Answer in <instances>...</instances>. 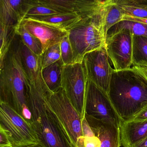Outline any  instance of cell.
Returning <instances> with one entry per match:
<instances>
[{
	"label": "cell",
	"mask_w": 147,
	"mask_h": 147,
	"mask_svg": "<svg viewBox=\"0 0 147 147\" xmlns=\"http://www.w3.org/2000/svg\"><path fill=\"white\" fill-rule=\"evenodd\" d=\"M105 49L116 71L127 70L132 65L133 34L123 29L106 39Z\"/></svg>",
	"instance_id": "obj_10"
},
{
	"label": "cell",
	"mask_w": 147,
	"mask_h": 147,
	"mask_svg": "<svg viewBox=\"0 0 147 147\" xmlns=\"http://www.w3.org/2000/svg\"><path fill=\"white\" fill-rule=\"evenodd\" d=\"M0 147H13L7 132L2 128L0 129Z\"/></svg>",
	"instance_id": "obj_30"
},
{
	"label": "cell",
	"mask_w": 147,
	"mask_h": 147,
	"mask_svg": "<svg viewBox=\"0 0 147 147\" xmlns=\"http://www.w3.org/2000/svg\"><path fill=\"white\" fill-rule=\"evenodd\" d=\"M1 127H0V129H1Z\"/></svg>",
	"instance_id": "obj_37"
},
{
	"label": "cell",
	"mask_w": 147,
	"mask_h": 147,
	"mask_svg": "<svg viewBox=\"0 0 147 147\" xmlns=\"http://www.w3.org/2000/svg\"><path fill=\"white\" fill-rule=\"evenodd\" d=\"M38 21L68 32L82 19L76 13L60 14L30 18Z\"/></svg>",
	"instance_id": "obj_18"
},
{
	"label": "cell",
	"mask_w": 147,
	"mask_h": 147,
	"mask_svg": "<svg viewBox=\"0 0 147 147\" xmlns=\"http://www.w3.org/2000/svg\"><path fill=\"white\" fill-rule=\"evenodd\" d=\"M61 60L65 65L74 63V56L71 44L69 39V35L63 38L60 43Z\"/></svg>",
	"instance_id": "obj_27"
},
{
	"label": "cell",
	"mask_w": 147,
	"mask_h": 147,
	"mask_svg": "<svg viewBox=\"0 0 147 147\" xmlns=\"http://www.w3.org/2000/svg\"><path fill=\"white\" fill-rule=\"evenodd\" d=\"M81 127L83 135L84 137H94L95 136L94 133L92 132L91 128L89 126L85 117H84L81 122Z\"/></svg>",
	"instance_id": "obj_29"
},
{
	"label": "cell",
	"mask_w": 147,
	"mask_h": 147,
	"mask_svg": "<svg viewBox=\"0 0 147 147\" xmlns=\"http://www.w3.org/2000/svg\"><path fill=\"white\" fill-rule=\"evenodd\" d=\"M59 14L76 13L81 18L91 15L99 11L109 0H38Z\"/></svg>",
	"instance_id": "obj_11"
},
{
	"label": "cell",
	"mask_w": 147,
	"mask_h": 147,
	"mask_svg": "<svg viewBox=\"0 0 147 147\" xmlns=\"http://www.w3.org/2000/svg\"><path fill=\"white\" fill-rule=\"evenodd\" d=\"M101 143L98 138L82 136L78 139L76 147H100Z\"/></svg>",
	"instance_id": "obj_28"
},
{
	"label": "cell",
	"mask_w": 147,
	"mask_h": 147,
	"mask_svg": "<svg viewBox=\"0 0 147 147\" xmlns=\"http://www.w3.org/2000/svg\"><path fill=\"white\" fill-rule=\"evenodd\" d=\"M16 33L20 36L23 43L34 53L38 56L42 55L43 45L38 38L29 33L20 23L16 27Z\"/></svg>",
	"instance_id": "obj_23"
},
{
	"label": "cell",
	"mask_w": 147,
	"mask_h": 147,
	"mask_svg": "<svg viewBox=\"0 0 147 147\" xmlns=\"http://www.w3.org/2000/svg\"><path fill=\"white\" fill-rule=\"evenodd\" d=\"M20 23L40 41L43 53L52 46L60 43L63 38L68 35L67 31L30 18H25Z\"/></svg>",
	"instance_id": "obj_12"
},
{
	"label": "cell",
	"mask_w": 147,
	"mask_h": 147,
	"mask_svg": "<svg viewBox=\"0 0 147 147\" xmlns=\"http://www.w3.org/2000/svg\"><path fill=\"white\" fill-rule=\"evenodd\" d=\"M85 117L95 136L100 141V147L121 146L120 128L113 124L96 120L85 115Z\"/></svg>",
	"instance_id": "obj_14"
},
{
	"label": "cell",
	"mask_w": 147,
	"mask_h": 147,
	"mask_svg": "<svg viewBox=\"0 0 147 147\" xmlns=\"http://www.w3.org/2000/svg\"><path fill=\"white\" fill-rule=\"evenodd\" d=\"M102 8L97 13L81 19L68 31L74 63H82L85 54L105 47L106 35Z\"/></svg>",
	"instance_id": "obj_4"
},
{
	"label": "cell",
	"mask_w": 147,
	"mask_h": 147,
	"mask_svg": "<svg viewBox=\"0 0 147 147\" xmlns=\"http://www.w3.org/2000/svg\"><path fill=\"white\" fill-rule=\"evenodd\" d=\"M65 65L62 60L41 70L43 80L48 89L54 93L62 88V77Z\"/></svg>",
	"instance_id": "obj_17"
},
{
	"label": "cell",
	"mask_w": 147,
	"mask_h": 147,
	"mask_svg": "<svg viewBox=\"0 0 147 147\" xmlns=\"http://www.w3.org/2000/svg\"><path fill=\"white\" fill-rule=\"evenodd\" d=\"M24 147H45L42 144L40 143L38 144H34V145H31V146H27Z\"/></svg>",
	"instance_id": "obj_35"
},
{
	"label": "cell",
	"mask_w": 147,
	"mask_h": 147,
	"mask_svg": "<svg viewBox=\"0 0 147 147\" xmlns=\"http://www.w3.org/2000/svg\"><path fill=\"white\" fill-rule=\"evenodd\" d=\"M142 68H144V69L146 70L147 71V66H141Z\"/></svg>",
	"instance_id": "obj_36"
},
{
	"label": "cell",
	"mask_w": 147,
	"mask_h": 147,
	"mask_svg": "<svg viewBox=\"0 0 147 147\" xmlns=\"http://www.w3.org/2000/svg\"><path fill=\"white\" fill-rule=\"evenodd\" d=\"M85 115L98 121L111 123L118 128L122 120L113 107L107 93L87 78Z\"/></svg>",
	"instance_id": "obj_7"
},
{
	"label": "cell",
	"mask_w": 147,
	"mask_h": 147,
	"mask_svg": "<svg viewBox=\"0 0 147 147\" xmlns=\"http://www.w3.org/2000/svg\"><path fill=\"white\" fill-rule=\"evenodd\" d=\"M124 16L147 19V0H114Z\"/></svg>",
	"instance_id": "obj_19"
},
{
	"label": "cell",
	"mask_w": 147,
	"mask_h": 147,
	"mask_svg": "<svg viewBox=\"0 0 147 147\" xmlns=\"http://www.w3.org/2000/svg\"><path fill=\"white\" fill-rule=\"evenodd\" d=\"M135 66L142 73V75L144 76V77H146V78L147 79V71L145 69H144V68L142 67L141 66Z\"/></svg>",
	"instance_id": "obj_34"
},
{
	"label": "cell",
	"mask_w": 147,
	"mask_h": 147,
	"mask_svg": "<svg viewBox=\"0 0 147 147\" xmlns=\"http://www.w3.org/2000/svg\"><path fill=\"white\" fill-rule=\"evenodd\" d=\"M133 147H147V137L142 142Z\"/></svg>",
	"instance_id": "obj_33"
},
{
	"label": "cell",
	"mask_w": 147,
	"mask_h": 147,
	"mask_svg": "<svg viewBox=\"0 0 147 147\" xmlns=\"http://www.w3.org/2000/svg\"><path fill=\"white\" fill-rule=\"evenodd\" d=\"M82 62L87 78L108 94L114 69L111 66L105 47L87 53Z\"/></svg>",
	"instance_id": "obj_9"
},
{
	"label": "cell",
	"mask_w": 147,
	"mask_h": 147,
	"mask_svg": "<svg viewBox=\"0 0 147 147\" xmlns=\"http://www.w3.org/2000/svg\"><path fill=\"white\" fill-rule=\"evenodd\" d=\"M123 29H128L133 35L147 37V25L134 22L121 21L107 31L106 39Z\"/></svg>",
	"instance_id": "obj_22"
},
{
	"label": "cell",
	"mask_w": 147,
	"mask_h": 147,
	"mask_svg": "<svg viewBox=\"0 0 147 147\" xmlns=\"http://www.w3.org/2000/svg\"><path fill=\"white\" fill-rule=\"evenodd\" d=\"M102 12L104 30L106 35L107 31L111 27L123 20L124 14L114 0H109L102 8Z\"/></svg>",
	"instance_id": "obj_20"
},
{
	"label": "cell",
	"mask_w": 147,
	"mask_h": 147,
	"mask_svg": "<svg viewBox=\"0 0 147 147\" xmlns=\"http://www.w3.org/2000/svg\"><path fill=\"white\" fill-rule=\"evenodd\" d=\"M46 99L76 147L78 139L83 136L82 120L67 98L63 89L61 88L54 93L48 90Z\"/></svg>",
	"instance_id": "obj_6"
},
{
	"label": "cell",
	"mask_w": 147,
	"mask_h": 147,
	"mask_svg": "<svg viewBox=\"0 0 147 147\" xmlns=\"http://www.w3.org/2000/svg\"><path fill=\"white\" fill-rule=\"evenodd\" d=\"M108 95L122 122L129 121L147 105V79L135 66L114 70Z\"/></svg>",
	"instance_id": "obj_1"
},
{
	"label": "cell",
	"mask_w": 147,
	"mask_h": 147,
	"mask_svg": "<svg viewBox=\"0 0 147 147\" xmlns=\"http://www.w3.org/2000/svg\"><path fill=\"white\" fill-rule=\"evenodd\" d=\"M33 2L34 0H0V20L7 26L16 27Z\"/></svg>",
	"instance_id": "obj_13"
},
{
	"label": "cell",
	"mask_w": 147,
	"mask_h": 147,
	"mask_svg": "<svg viewBox=\"0 0 147 147\" xmlns=\"http://www.w3.org/2000/svg\"><path fill=\"white\" fill-rule=\"evenodd\" d=\"M57 14H60L56 10L41 4L38 0H34L32 5L28 9L24 19Z\"/></svg>",
	"instance_id": "obj_26"
},
{
	"label": "cell",
	"mask_w": 147,
	"mask_h": 147,
	"mask_svg": "<svg viewBox=\"0 0 147 147\" xmlns=\"http://www.w3.org/2000/svg\"><path fill=\"white\" fill-rule=\"evenodd\" d=\"M29 85L28 105L32 114L31 124L40 143L45 147H75L47 102L49 89L42 76Z\"/></svg>",
	"instance_id": "obj_2"
},
{
	"label": "cell",
	"mask_w": 147,
	"mask_h": 147,
	"mask_svg": "<svg viewBox=\"0 0 147 147\" xmlns=\"http://www.w3.org/2000/svg\"><path fill=\"white\" fill-rule=\"evenodd\" d=\"M0 127L7 132L13 147H24L40 143L31 122L1 100Z\"/></svg>",
	"instance_id": "obj_5"
},
{
	"label": "cell",
	"mask_w": 147,
	"mask_h": 147,
	"mask_svg": "<svg viewBox=\"0 0 147 147\" xmlns=\"http://www.w3.org/2000/svg\"><path fill=\"white\" fill-rule=\"evenodd\" d=\"M132 65L147 66V37L133 35Z\"/></svg>",
	"instance_id": "obj_21"
},
{
	"label": "cell",
	"mask_w": 147,
	"mask_h": 147,
	"mask_svg": "<svg viewBox=\"0 0 147 147\" xmlns=\"http://www.w3.org/2000/svg\"><path fill=\"white\" fill-rule=\"evenodd\" d=\"M21 54L28 83H34L41 74V56L34 53L23 43L22 40L21 43Z\"/></svg>",
	"instance_id": "obj_16"
},
{
	"label": "cell",
	"mask_w": 147,
	"mask_h": 147,
	"mask_svg": "<svg viewBox=\"0 0 147 147\" xmlns=\"http://www.w3.org/2000/svg\"><path fill=\"white\" fill-rule=\"evenodd\" d=\"M61 59L59 43L47 49L41 55V66L44 68Z\"/></svg>",
	"instance_id": "obj_25"
},
{
	"label": "cell",
	"mask_w": 147,
	"mask_h": 147,
	"mask_svg": "<svg viewBox=\"0 0 147 147\" xmlns=\"http://www.w3.org/2000/svg\"><path fill=\"white\" fill-rule=\"evenodd\" d=\"M121 143L123 147H133L147 137V120L122 122Z\"/></svg>",
	"instance_id": "obj_15"
},
{
	"label": "cell",
	"mask_w": 147,
	"mask_h": 147,
	"mask_svg": "<svg viewBox=\"0 0 147 147\" xmlns=\"http://www.w3.org/2000/svg\"><path fill=\"white\" fill-rule=\"evenodd\" d=\"M122 21L134 22L141 24L147 25V19L146 18H138V17H132V16H124Z\"/></svg>",
	"instance_id": "obj_31"
},
{
	"label": "cell",
	"mask_w": 147,
	"mask_h": 147,
	"mask_svg": "<svg viewBox=\"0 0 147 147\" xmlns=\"http://www.w3.org/2000/svg\"><path fill=\"white\" fill-rule=\"evenodd\" d=\"M16 33V27L7 26L0 20V58L7 50Z\"/></svg>",
	"instance_id": "obj_24"
},
{
	"label": "cell",
	"mask_w": 147,
	"mask_h": 147,
	"mask_svg": "<svg viewBox=\"0 0 147 147\" xmlns=\"http://www.w3.org/2000/svg\"><path fill=\"white\" fill-rule=\"evenodd\" d=\"M144 120H147V105L141 112H140L131 121H144Z\"/></svg>",
	"instance_id": "obj_32"
},
{
	"label": "cell",
	"mask_w": 147,
	"mask_h": 147,
	"mask_svg": "<svg viewBox=\"0 0 147 147\" xmlns=\"http://www.w3.org/2000/svg\"><path fill=\"white\" fill-rule=\"evenodd\" d=\"M86 81L87 77L83 62L65 65L62 88L82 121L85 115Z\"/></svg>",
	"instance_id": "obj_8"
},
{
	"label": "cell",
	"mask_w": 147,
	"mask_h": 147,
	"mask_svg": "<svg viewBox=\"0 0 147 147\" xmlns=\"http://www.w3.org/2000/svg\"><path fill=\"white\" fill-rule=\"evenodd\" d=\"M21 38L16 33L0 58V100L22 116L27 106L29 83L21 54Z\"/></svg>",
	"instance_id": "obj_3"
}]
</instances>
